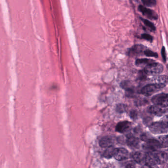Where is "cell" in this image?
I'll return each mask as SVG.
<instances>
[{
	"mask_svg": "<svg viewBox=\"0 0 168 168\" xmlns=\"http://www.w3.org/2000/svg\"><path fill=\"white\" fill-rule=\"evenodd\" d=\"M152 102L154 105L162 107L164 108L168 107V94H158L152 98Z\"/></svg>",
	"mask_w": 168,
	"mask_h": 168,
	"instance_id": "obj_7",
	"label": "cell"
},
{
	"mask_svg": "<svg viewBox=\"0 0 168 168\" xmlns=\"http://www.w3.org/2000/svg\"><path fill=\"white\" fill-rule=\"evenodd\" d=\"M162 121L168 127V116L165 117Z\"/></svg>",
	"mask_w": 168,
	"mask_h": 168,
	"instance_id": "obj_29",
	"label": "cell"
},
{
	"mask_svg": "<svg viewBox=\"0 0 168 168\" xmlns=\"http://www.w3.org/2000/svg\"><path fill=\"white\" fill-rule=\"evenodd\" d=\"M142 168H159V167L154 162L149 161L144 164Z\"/></svg>",
	"mask_w": 168,
	"mask_h": 168,
	"instance_id": "obj_20",
	"label": "cell"
},
{
	"mask_svg": "<svg viewBox=\"0 0 168 168\" xmlns=\"http://www.w3.org/2000/svg\"><path fill=\"white\" fill-rule=\"evenodd\" d=\"M126 168H136V166L133 163H130L126 165Z\"/></svg>",
	"mask_w": 168,
	"mask_h": 168,
	"instance_id": "obj_28",
	"label": "cell"
},
{
	"mask_svg": "<svg viewBox=\"0 0 168 168\" xmlns=\"http://www.w3.org/2000/svg\"><path fill=\"white\" fill-rule=\"evenodd\" d=\"M154 62H155L154 60H153L148 59H139L136 60L135 64L137 65H144V64L147 65Z\"/></svg>",
	"mask_w": 168,
	"mask_h": 168,
	"instance_id": "obj_18",
	"label": "cell"
},
{
	"mask_svg": "<svg viewBox=\"0 0 168 168\" xmlns=\"http://www.w3.org/2000/svg\"><path fill=\"white\" fill-rule=\"evenodd\" d=\"M162 168H168V164L166 163L162 165Z\"/></svg>",
	"mask_w": 168,
	"mask_h": 168,
	"instance_id": "obj_30",
	"label": "cell"
},
{
	"mask_svg": "<svg viewBox=\"0 0 168 168\" xmlns=\"http://www.w3.org/2000/svg\"><path fill=\"white\" fill-rule=\"evenodd\" d=\"M148 111L149 113L153 115L157 116H161L166 113L168 112V109L155 105L150 106L148 108Z\"/></svg>",
	"mask_w": 168,
	"mask_h": 168,
	"instance_id": "obj_10",
	"label": "cell"
},
{
	"mask_svg": "<svg viewBox=\"0 0 168 168\" xmlns=\"http://www.w3.org/2000/svg\"><path fill=\"white\" fill-rule=\"evenodd\" d=\"M152 81L153 82H155L154 84H164L166 85L168 83V78L165 75L155 76L152 78Z\"/></svg>",
	"mask_w": 168,
	"mask_h": 168,
	"instance_id": "obj_16",
	"label": "cell"
},
{
	"mask_svg": "<svg viewBox=\"0 0 168 168\" xmlns=\"http://www.w3.org/2000/svg\"><path fill=\"white\" fill-rule=\"evenodd\" d=\"M132 158L137 163L144 165L148 160V153L143 151H138L133 154Z\"/></svg>",
	"mask_w": 168,
	"mask_h": 168,
	"instance_id": "obj_8",
	"label": "cell"
},
{
	"mask_svg": "<svg viewBox=\"0 0 168 168\" xmlns=\"http://www.w3.org/2000/svg\"><path fill=\"white\" fill-rule=\"evenodd\" d=\"M131 128V123L128 121H123L118 122L116 127V131L121 133H124L130 130Z\"/></svg>",
	"mask_w": 168,
	"mask_h": 168,
	"instance_id": "obj_12",
	"label": "cell"
},
{
	"mask_svg": "<svg viewBox=\"0 0 168 168\" xmlns=\"http://www.w3.org/2000/svg\"><path fill=\"white\" fill-rule=\"evenodd\" d=\"M142 20L143 21L144 23V24H145L146 26L149 28L151 30L155 31V29H156L155 26L151 22L149 21V20L144 19H142Z\"/></svg>",
	"mask_w": 168,
	"mask_h": 168,
	"instance_id": "obj_23",
	"label": "cell"
},
{
	"mask_svg": "<svg viewBox=\"0 0 168 168\" xmlns=\"http://www.w3.org/2000/svg\"><path fill=\"white\" fill-rule=\"evenodd\" d=\"M139 10L141 11L144 15L147 16L148 18L151 19L156 20L157 19L158 15L154 11L150 10L149 8L145 7L143 6L139 7Z\"/></svg>",
	"mask_w": 168,
	"mask_h": 168,
	"instance_id": "obj_14",
	"label": "cell"
},
{
	"mask_svg": "<svg viewBox=\"0 0 168 168\" xmlns=\"http://www.w3.org/2000/svg\"><path fill=\"white\" fill-rule=\"evenodd\" d=\"M113 156L118 161H123L128 158L129 153L126 148H115Z\"/></svg>",
	"mask_w": 168,
	"mask_h": 168,
	"instance_id": "obj_9",
	"label": "cell"
},
{
	"mask_svg": "<svg viewBox=\"0 0 168 168\" xmlns=\"http://www.w3.org/2000/svg\"><path fill=\"white\" fill-rule=\"evenodd\" d=\"M137 111L135 110H133L132 111L130 112V116L131 118H132L133 120H135L137 117Z\"/></svg>",
	"mask_w": 168,
	"mask_h": 168,
	"instance_id": "obj_26",
	"label": "cell"
},
{
	"mask_svg": "<svg viewBox=\"0 0 168 168\" xmlns=\"http://www.w3.org/2000/svg\"><path fill=\"white\" fill-rule=\"evenodd\" d=\"M143 148L147 153L155 152L161 148L160 143L158 140L154 139L149 138L143 145Z\"/></svg>",
	"mask_w": 168,
	"mask_h": 168,
	"instance_id": "obj_6",
	"label": "cell"
},
{
	"mask_svg": "<svg viewBox=\"0 0 168 168\" xmlns=\"http://www.w3.org/2000/svg\"><path fill=\"white\" fill-rule=\"evenodd\" d=\"M114 144V140L109 136H106L102 138L99 141V145L103 148H107L112 147Z\"/></svg>",
	"mask_w": 168,
	"mask_h": 168,
	"instance_id": "obj_15",
	"label": "cell"
},
{
	"mask_svg": "<svg viewBox=\"0 0 168 168\" xmlns=\"http://www.w3.org/2000/svg\"><path fill=\"white\" fill-rule=\"evenodd\" d=\"M144 54L146 56H148V57H155V58H157L158 57L157 54L155 52L151 51V50H148V49H146L144 51Z\"/></svg>",
	"mask_w": 168,
	"mask_h": 168,
	"instance_id": "obj_24",
	"label": "cell"
},
{
	"mask_svg": "<svg viewBox=\"0 0 168 168\" xmlns=\"http://www.w3.org/2000/svg\"><path fill=\"white\" fill-rule=\"evenodd\" d=\"M146 47L142 45H135L130 48L127 52L128 56H136L141 55L146 50Z\"/></svg>",
	"mask_w": 168,
	"mask_h": 168,
	"instance_id": "obj_11",
	"label": "cell"
},
{
	"mask_svg": "<svg viewBox=\"0 0 168 168\" xmlns=\"http://www.w3.org/2000/svg\"><path fill=\"white\" fill-rule=\"evenodd\" d=\"M163 66L159 63H152L146 65L144 69L142 71L145 76L148 75H156L161 73L163 71Z\"/></svg>",
	"mask_w": 168,
	"mask_h": 168,
	"instance_id": "obj_2",
	"label": "cell"
},
{
	"mask_svg": "<svg viewBox=\"0 0 168 168\" xmlns=\"http://www.w3.org/2000/svg\"><path fill=\"white\" fill-rule=\"evenodd\" d=\"M126 143L128 147L130 148H137L139 144V140L138 138L132 134H128L127 135Z\"/></svg>",
	"mask_w": 168,
	"mask_h": 168,
	"instance_id": "obj_13",
	"label": "cell"
},
{
	"mask_svg": "<svg viewBox=\"0 0 168 168\" xmlns=\"http://www.w3.org/2000/svg\"><path fill=\"white\" fill-rule=\"evenodd\" d=\"M161 53H162V58L164 60L166 61V53H165V50L164 47L162 48V50H161Z\"/></svg>",
	"mask_w": 168,
	"mask_h": 168,
	"instance_id": "obj_27",
	"label": "cell"
},
{
	"mask_svg": "<svg viewBox=\"0 0 168 168\" xmlns=\"http://www.w3.org/2000/svg\"><path fill=\"white\" fill-rule=\"evenodd\" d=\"M11 66L0 63V122H9L10 105L12 91Z\"/></svg>",
	"mask_w": 168,
	"mask_h": 168,
	"instance_id": "obj_1",
	"label": "cell"
},
{
	"mask_svg": "<svg viewBox=\"0 0 168 168\" xmlns=\"http://www.w3.org/2000/svg\"><path fill=\"white\" fill-rule=\"evenodd\" d=\"M115 149V148L113 146L107 148L105 150L104 154H103L104 157L108 159L112 157L113 156H114Z\"/></svg>",
	"mask_w": 168,
	"mask_h": 168,
	"instance_id": "obj_19",
	"label": "cell"
},
{
	"mask_svg": "<svg viewBox=\"0 0 168 168\" xmlns=\"http://www.w3.org/2000/svg\"><path fill=\"white\" fill-rule=\"evenodd\" d=\"M126 109V106L124 104H119L116 106V111L118 113H123L125 112Z\"/></svg>",
	"mask_w": 168,
	"mask_h": 168,
	"instance_id": "obj_21",
	"label": "cell"
},
{
	"mask_svg": "<svg viewBox=\"0 0 168 168\" xmlns=\"http://www.w3.org/2000/svg\"><path fill=\"white\" fill-rule=\"evenodd\" d=\"M158 141L160 143L161 148H168V135H162L159 136Z\"/></svg>",
	"mask_w": 168,
	"mask_h": 168,
	"instance_id": "obj_17",
	"label": "cell"
},
{
	"mask_svg": "<svg viewBox=\"0 0 168 168\" xmlns=\"http://www.w3.org/2000/svg\"><path fill=\"white\" fill-rule=\"evenodd\" d=\"M150 132L154 134H160L168 131V127L162 121L152 123L149 126Z\"/></svg>",
	"mask_w": 168,
	"mask_h": 168,
	"instance_id": "obj_5",
	"label": "cell"
},
{
	"mask_svg": "<svg viewBox=\"0 0 168 168\" xmlns=\"http://www.w3.org/2000/svg\"><path fill=\"white\" fill-rule=\"evenodd\" d=\"M165 86L164 84H148L141 89V93L145 96H150L163 89Z\"/></svg>",
	"mask_w": 168,
	"mask_h": 168,
	"instance_id": "obj_4",
	"label": "cell"
},
{
	"mask_svg": "<svg viewBox=\"0 0 168 168\" xmlns=\"http://www.w3.org/2000/svg\"><path fill=\"white\" fill-rule=\"evenodd\" d=\"M142 38L143 39H146V40L149 41V42H152L153 40V37L149 35V34H147V33H144L142 35Z\"/></svg>",
	"mask_w": 168,
	"mask_h": 168,
	"instance_id": "obj_25",
	"label": "cell"
},
{
	"mask_svg": "<svg viewBox=\"0 0 168 168\" xmlns=\"http://www.w3.org/2000/svg\"><path fill=\"white\" fill-rule=\"evenodd\" d=\"M142 2L147 7H153L156 5V0H142Z\"/></svg>",
	"mask_w": 168,
	"mask_h": 168,
	"instance_id": "obj_22",
	"label": "cell"
},
{
	"mask_svg": "<svg viewBox=\"0 0 168 168\" xmlns=\"http://www.w3.org/2000/svg\"><path fill=\"white\" fill-rule=\"evenodd\" d=\"M148 153L152 161L157 165L164 164L168 161V155L165 152L156 150Z\"/></svg>",
	"mask_w": 168,
	"mask_h": 168,
	"instance_id": "obj_3",
	"label": "cell"
}]
</instances>
